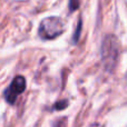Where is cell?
<instances>
[{
    "mask_svg": "<svg viewBox=\"0 0 127 127\" xmlns=\"http://www.w3.org/2000/svg\"><path fill=\"white\" fill-rule=\"evenodd\" d=\"M80 31H81V19H79L76 31H75V33H74V38H72V42H74V44H76V42L78 41L79 36H80Z\"/></svg>",
    "mask_w": 127,
    "mask_h": 127,
    "instance_id": "obj_4",
    "label": "cell"
},
{
    "mask_svg": "<svg viewBox=\"0 0 127 127\" xmlns=\"http://www.w3.org/2000/svg\"><path fill=\"white\" fill-rule=\"evenodd\" d=\"M119 55V42L115 36L108 35L105 37L101 46V56L103 60L107 66L115 65V62L117 60Z\"/></svg>",
    "mask_w": 127,
    "mask_h": 127,
    "instance_id": "obj_2",
    "label": "cell"
},
{
    "mask_svg": "<svg viewBox=\"0 0 127 127\" xmlns=\"http://www.w3.org/2000/svg\"><path fill=\"white\" fill-rule=\"evenodd\" d=\"M25 89H26V79H25V77L16 76L12 79L11 84L9 85V87L6 88V90L3 92V97L7 103L10 104V105H13L17 97L21 93H24Z\"/></svg>",
    "mask_w": 127,
    "mask_h": 127,
    "instance_id": "obj_3",
    "label": "cell"
},
{
    "mask_svg": "<svg viewBox=\"0 0 127 127\" xmlns=\"http://www.w3.org/2000/svg\"><path fill=\"white\" fill-rule=\"evenodd\" d=\"M79 3L80 1L79 0H68V6H69V11L70 12H74L78 9Z\"/></svg>",
    "mask_w": 127,
    "mask_h": 127,
    "instance_id": "obj_5",
    "label": "cell"
},
{
    "mask_svg": "<svg viewBox=\"0 0 127 127\" xmlns=\"http://www.w3.org/2000/svg\"><path fill=\"white\" fill-rule=\"evenodd\" d=\"M67 105H68L67 100H60L55 105V108L58 109V110H62V109H64V108L67 107Z\"/></svg>",
    "mask_w": 127,
    "mask_h": 127,
    "instance_id": "obj_6",
    "label": "cell"
},
{
    "mask_svg": "<svg viewBox=\"0 0 127 127\" xmlns=\"http://www.w3.org/2000/svg\"><path fill=\"white\" fill-rule=\"evenodd\" d=\"M65 22L62 18L50 16L41 20L38 27V35L42 40H53L65 31Z\"/></svg>",
    "mask_w": 127,
    "mask_h": 127,
    "instance_id": "obj_1",
    "label": "cell"
}]
</instances>
